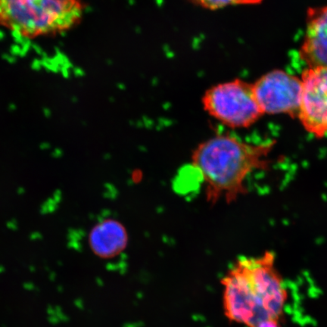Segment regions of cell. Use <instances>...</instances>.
Wrapping results in <instances>:
<instances>
[{
    "label": "cell",
    "mask_w": 327,
    "mask_h": 327,
    "mask_svg": "<svg viewBox=\"0 0 327 327\" xmlns=\"http://www.w3.org/2000/svg\"><path fill=\"white\" fill-rule=\"evenodd\" d=\"M222 285L224 312L229 320L248 327L280 320L288 294L272 251L241 258L223 278Z\"/></svg>",
    "instance_id": "6da1fadb"
},
{
    "label": "cell",
    "mask_w": 327,
    "mask_h": 327,
    "mask_svg": "<svg viewBox=\"0 0 327 327\" xmlns=\"http://www.w3.org/2000/svg\"><path fill=\"white\" fill-rule=\"evenodd\" d=\"M275 143L252 145L229 135H218L198 145L192 159L206 185L207 200L215 203L224 198L231 203L247 193L248 176L268 168Z\"/></svg>",
    "instance_id": "7a4b0ae2"
},
{
    "label": "cell",
    "mask_w": 327,
    "mask_h": 327,
    "mask_svg": "<svg viewBox=\"0 0 327 327\" xmlns=\"http://www.w3.org/2000/svg\"><path fill=\"white\" fill-rule=\"evenodd\" d=\"M83 0H0V27L26 39L55 37L79 24Z\"/></svg>",
    "instance_id": "3957f363"
},
{
    "label": "cell",
    "mask_w": 327,
    "mask_h": 327,
    "mask_svg": "<svg viewBox=\"0 0 327 327\" xmlns=\"http://www.w3.org/2000/svg\"><path fill=\"white\" fill-rule=\"evenodd\" d=\"M204 108L214 118L233 128H245L264 115L253 84L239 79L217 84L202 98Z\"/></svg>",
    "instance_id": "277c9868"
},
{
    "label": "cell",
    "mask_w": 327,
    "mask_h": 327,
    "mask_svg": "<svg viewBox=\"0 0 327 327\" xmlns=\"http://www.w3.org/2000/svg\"><path fill=\"white\" fill-rule=\"evenodd\" d=\"M255 97L264 114H287L297 117L301 94V78L274 70L253 83Z\"/></svg>",
    "instance_id": "5b68a950"
},
{
    "label": "cell",
    "mask_w": 327,
    "mask_h": 327,
    "mask_svg": "<svg viewBox=\"0 0 327 327\" xmlns=\"http://www.w3.org/2000/svg\"><path fill=\"white\" fill-rule=\"evenodd\" d=\"M298 118L308 133L318 139L327 135V67H312L301 75Z\"/></svg>",
    "instance_id": "8992f818"
},
{
    "label": "cell",
    "mask_w": 327,
    "mask_h": 327,
    "mask_svg": "<svg viewBox=\"0 0 327 327\" xmlns=\"http://www.w3.org/2000/svg\"><path fill=\"white\" fill-rule=\"evenodd\" d=\"M300 56L308 68L327 67V5L308 8Z\"/></svg>",
    "instance_id": "52a82bcc"
},
{
    "label": "cell",
    "mask_w": 327,
    "mask_h": 327,
    "mask_svg": "<svg viewBox=\"0 0 327 327\" xmlns=\"http://www.w3.org/2000/svg\"><path fill=\"white\" fill-rule=\"evenodd\" d=\"M128 236L125 227L118 220L105 219L92 228L89 244L95 254L102 258H112L126 249Z\"/></svg>",
    "instance_id": "ba28073f"
},
{
    "label": "cell",
    "mask_w": 327,
    "mask_h": 327,
    "mask_svg": "<svg viewBox=\"0 0 327 327\" xmlns=\"http://www.w3.org/2000/svg\"><path fill=\"white\" fill-rule=\"evenodd\" d=\"M195 4L210 10H217L232 5H257L263 0H191Z\"/></svg>",
    "instance_id": "9c48e42d"
},
{
    "label": "cell",
    "mask_w": 327,
    "mask_h": 327,
    "mask_svg": "<svg viewBox=\"0 0 327 327\" xmlns=\"http://www.w3.org/2000/svg\"><path fill=\"white\" fill-rule=\"evenodd\" d=\"M255 327H282L279 320H267L259 323Z\"/></svg>",
    "instance_id": "30bf717a"
}]
</instances>
